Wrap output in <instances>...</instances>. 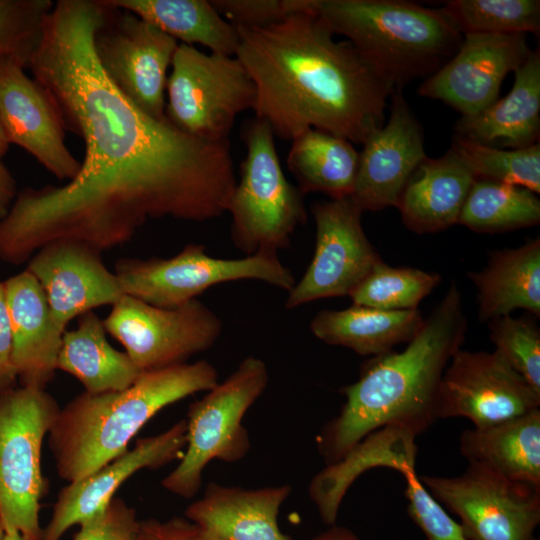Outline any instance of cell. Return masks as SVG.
Returning <instances> with one entry per match:
<instances>
[{
    "label": "cell",
    "instance_id": "836d02e7",
    "mask_svg": "<svg viewBox=\"0 0 540 540\" xmlns=\"http://www.w3.org/2000/svg\"><path fill=\"white\" fill-rule=\"evenodd\" d=\"M475 179L521 186L540 192L539 142L517 149H500L456 135L450 148Z\"/></svg>",
    "mask_w": 540,
    "mask_h": 540
},
{
    "label": "cell",
    "instance_id": "83f0119b",
    "mask_svg": "<svg viewBox=\"0 0 540 540\" xmlns=\"http://www.w3.org/2000/svg\"><path fill=\"white\" fill-rule=\"evenodd\" d=\"M104 322L92 310L78 317L74 330L65 331L57 370L75 377L91 394L126 389L143 372L124 351L110 345Z\"/></svg>",
    "mask_w": 540,
    "mask_h": 540
},
{
    "label": "cell",
    "instance_id": "9c48e42d",
    "mask_svg": "<svg viewBox=\"0 0 540 540\" xmlns=\"http://www.w3.org/2000/svg\"><path fill=\"white\" fill-rule=\"evenodd\" d=\"M114 273L124 295L163 308L196 299L224 282L257 280L287 292L296 282L275 251L225 259L210 256L201 244H187L170 258H121Z\"/></svg>",
    "mask_w": 540,
    "mask_h": 540
},
{
    "label": "cell",
    "instance_id": "d590c367",
    "mask_svg": "<svg viewBox=\"0 0 540 540\" xmlns=\"http://www.w3.org/2000/svg\"><path fill=\"white\" fill-rule=\"evenodd\" d=\"M530 315L502 316L487 324L495 350L540 394V328Z\"/></svg>",
    "mask_w": 540,
    "mask_h": 540
},
{
    "label": "cell",
    "instance_id": "3957f363",
    "mask_svg": "<svg viewBox=\"0 0 540 540\" xmlns=\"http://www.w3.org/2000/svg\"><path fill=\"white\" fill-rule=\"evenodd\" d=\"M466 332L461 292L452 281L402 351L373 356L361 366L359 378L341 388L346 399L340 413L317 436L326 465L385 426L402 427L416 436L424 433L437 420L442 375Z\"/></svg>",
    "mask_w": 540,
    "mask_h": 540
},
{
    "label": "cell",
    "instance_id": "7402d4cb",
    "mask_svg": "<svg viewBox=\"0 0 540 540\" xmlns=\"http://www.w3.org/2000/svg\"><path fill=\"white\" fill-rule=\"evenodd\" d=\"M291 492L288 484L246 489L210 482L184 514L224 540H289L279 528L278 514Z\"/></svg>",
    "mask_w": 540,
    "mask_h": 540
},
{
    "label": "cell",
    "instance_id": "6da1fadb",
    "mask_svg": "<svg viewBox=\"0 0 540 540\" xmlns=\"http://www.w3.org/2000/svg\"><path fill=\"white\" fill-rule=\"evenodd\" d=\"M103 0H58L27 67L49 94L85 157L62 186L19 191L0 219V260L21 265L69 239L99 251L129 242L149 219L204 222L227 211L237 180L229 141L208 142L155 119L101 68L94 34Z\"/></svg>",
    "mask_w": 540,
    "mask_h": 540
},
{
    "label": "cell",
    "instance_id": "7bdbcfd3",
    "mask_svg": "<svg viewBox=\"0 0 540 540\" xmlns=\"http://www.w3.org/2000/svg\"><path fill=\"white\" fill-rule=\"evenodd\" d=\"M16 195V181L0 158V219L8 213Z\"/></svg>",
    "mask_w": 540,
    "mask_h": 540
},
{
    "label": "cell",
    "instance_id": "484cf974",
    "mask_svg": "<svg viewBox=\"0 0 540 540\" xmlns=\"http://www.w3.org/2000/svg\"><path fill=\"white\" fill-rule=\"evenodd\" d=\"M467 277L477 289L478 320L511 315L517 309L540 317V238L489 253L482 270Z\"/></svg>",
    "mask_w": 540,
    "mask_h": 540
},
{
    "label": "cell",
    "instance_id": "8992f818",
    "mask_svg": "<svg viewBox=\"0 0 540 540\" xmlns=\"http://www.w3.org/2000/svg\"><path fill=\"white\" fill-rule=\"evenodd\" d=\"M274 136L256 117L243 129L246 155L226 212L232 217L231 240L246 256L287 248L307 221L304 194L286 179Z\"/></svg>",
    "mask_w": 540,
    "mask_h": 540
},
{
    "label": "cell",
    "instance_id": "ac0fdd59",
    "mask_svg": "<svg viewBox=\"0 0 540 540\" xmlns=\"http://www.w3.org/2000/svg\"><path fill=\"white\" fill-rule=\"evenodd\" d=\"M388 120L362 143L350 199L362 211L397 207L411 175L427 157L420 123L402 88H394Z\"/></svg>",
    "mask_w": 540,
    "mask_h": 540
},
{
    "label": "cell",
    "instance_id": "7dc6e473",
    "mask_svg": "<svg viewBox=\"0 0 540 540\" xmlns=\"http://www.w3.org/2000/svg\"><path fill=\"white\" fill-rule=\"evenodd\" d=\"M4 533H5V532H4V529H3V527H2V525H1V523H0V540L2 539Z\"/></svg>",
    "mask_w": 540,
    "mask_h": 540
},
{
    "label": "cell",
    "instance_id": "b9f144b4",
    "mask_svg": "<svg viewBox=\"0 0 540 540\" xmlns=\"http://www.w3.org/2000/svg\"><path fill=\"white\" fill-rule=\"evenodd\" d=\"M17 376L12 364V333L4 282L0 281V392L15 387Z\"/></svg>",
    "mask_w": 540,
    "mask_h": 540
},
{
    "label": "cell",
    "instance_id": "74e56055",
    "mask_svg": "<svg viewBox=\"0 0 540 540\" xmlns=\"http://www.w3.org/2000/svg\"><path fill=\"white\" fill-rule=\"evenodd\" d=\"M406 482L407 514L427 540H467L459 522L449 516L443 506L422 484L416 471L403 474Z\"/></svg>",
    "mask_w": 540,
    "mask_h": 540
},
{
    "label": "cell",
    "instance_id": "bcb514c9",
    "mask_svg": "<svg viewBox=\"0 0 540 540\" xmlns=\"http://www.w3.org/2000/svg\"><path fill=\"white\" fill-rule=\"evenodd\" d=\"M1 540H30L19 532L4 533Z\"/></svg>",
    "mask_w": 540,
    "mask_h": 540
},
{
    "label": "cell",
    "instance_id": "cb8c5ba5",
    "mask_svg": "<svg viewBox=\"0 0 540 540\" xmlns=\"http://www.w3.org/2000/svg\"><path fill=\"white\" fill-rule=\"evenodd\" d=\"M475 177L451 150L426 157L405 185L397 208L405 226L418 234L435 233L458 223Z\"/></svg>",
    "mask_w": 540,
    "mask_h": 540
},
{
    "label": "cell",
    "instance_id": "ab89813d",
    "mask_svg": "<svg viewBox=\"0 0 540 540\" xmlns=\"http://www.w3.org/2000/svg\"><path fill=\"white\" fill-rule=\"evenodd\" d=\"M79 526L74 540H142L136 510L120 497Z\"/></svg>",
    "mask_w": 540,
    "mask_h": 540
},
{
    "label": "cell",
    "instance_id": "ba28073f",
    "mask_svg": "<svg viewBox=\"0 0 540 540\" xmlns=\"http://www.w3.org/2000/svg\"><path fill=\"white\" fill-rule=\"evenodd\" d=\"M60 410L46 389L27 386L0 392V523L5 533L40 540L44 438Z\"/></svg>",
    "mask_w": 540,
    "mask_h": 540
},
{
    "label": "cell",
    "instance_id": "9a60e30c",
    "mask_svg": "<svg viewBox=\"0 0 540 540\" xmlns=\"http://www.w3.org/2000/svg\"><path fill=\"white\" fill-rule=\"evenodd\" d=\"M540 407V394L496 351L457 350L444 370L437 419L462 417L481 429Z\"/></svg>",
    "mask_w": 540,
    "mask_h": 540
},
{
    "label": "cell",
    "instance_id": "8d00e7d4",
    "mask_svg": "<svg viewBox=\"0 0 540 540\" xmlns=\"http://www.w3.org/2000/svg\"><path fill=\"white\" fill-rule=\"evenodd\" d=\"M53 5L51 0H0V57L18 56L28 65Z\"/></svg>",
    "mask_w": 540,
    "mask_h": 540
},
{
    "label": "cell",
    "instance_id": "277c9868",
    "mask_svg": "<svg viewBox=\"0 0 540 540\" xmlns=\"http://www.w3.org/2000/svg\"><path fill=\"white\" fill-rule=\"evenodd\" d=\"M218 383L206 360L143 371L126 389L83 391L60 408L48 433L57 475L78 481L128 450L130 441L161 409Z\"/></svg>",
    "mask_w": 540,
    "mask_h": 540
},
{
    "label": "cell",
    "instance_id": "e0dca14e",
    "mask_svg": "<svg viewBox=\"0 0 540 540\" xmlns=\"http://www.w3.org/2000/svg\"><path fill=\"white\" fill-rule=\"evenodd\" d=\"M18 56L0 57V124L10 143L31 154L46 170L71 181L80 168L65 144V129L47 91L24 71Z\"/></svg>",
    "mask_w": 540,
    "mask_h": 540
},
{
    "label": "cell",
    "instance_id": "7c38bea8",
    "mask_svg": "<svg viewBox=\"0 0 540 540\" xmlns=\"http://www.w3.org/2000/svg\"><path fill=\"white\" fill-rule=\"evenodd\" d=\"M419 479L460 519L467 540H539L540 488L471 464L458 476Z\"/></svg>",
    "mask_w": 540,
    "mask_h": 540
},
{
    "label": "cell",
    "instance_id": "f6af8a7d",
    "mask_svg": "<svg viewBox=\"0 0 540 540\" xmlns=\"http://www.w3.org/2000/svg\"><path fill=\"white\" fill-rule=\"evenodd\" d=\"M8 147H9V142L0 124V158H2L6 154Z\"/></svg>",
    "mask_w": 540,
    "mask_h": 540
},
{
    "label": "cell",
    "instance_id": "ffe728a7",
    "mask_svg": "<svg viewBox=\"0 0 540 540\" xmlns=\"http://www.w3.org/2000/svg\"><path fill=\"white\" fill-rule=\"evenodd\" d=\"M186 431L182 419L157 435L139 439L132 449L88 476L68 483L58 493L40 540H60L71 527L104 510L132 475L178 459L186 447Z\"/></svg>",
    "mask_w": 540,
    "mask_h": 540
},
{
    "label": "cell",
    "instance_id": "603a6c76",
    "mask_svg": "<svg viewBox=\"0 0 540 540\" xmlns=\"http://www.w3.org/2000/svg\"><path fill=\"white\" fill-rule=\"evenodd\" d=\"M416 437L405 428L385 426L365 436L337 462L326 465L308 488L321 520L328 526L335 524L346 492L367 470L387 467L402 475L415 471Z\"/></svg>",
    "mask_w": 540,
    "mask_h": 540
},
{
    "label": "cell",
    "instance_id": "f546056e",
    "mask_svg": "<svg viewBox=\"0 0 540 540\" xmlns=\"http://www.w3.org/2000/svg\"><path fill=\"white\" fill-rule=\"evenodd\" d=\"M153 24L182 44L235 56L239 34L207 0H107Z\"/></svg>",
    "mask_w": 540,
    "mask_h": 540
},
{
    "label": "cell",
    "instance_id": "44dd1931",
    "mask_svg": "<svg viewBox=\"0 0 540 540\" xmlns=\"http://www.w3.org/2000/svg\"><path fill=\"white\" fill-rule=\"evenodd\" d=\"M12 333V364L21 386L46 389L57 370L63 332L38 280L24 270L4 281Z\"/></svg>",
    "mask_w": 540,
    "mask_h": 540
},
{
    "label": "cell",
    "instance_id": "e575fe53",
    "mask_svg": "<svg viewBox=\"0 0 540 540\" xmlns=\"http://www.w3.org/2000/svg\"><path fill=\"white\" fill-rule=\"evenodd\" d=\"M464 34H538V0H450L441 8Z\"/></svg>",
    "mask_w": 540,
    "mask_h": 540
},
{
    "label": "cell",
    "instance_id": "52a82bcc",
    "mask_svg": "<svg viewBox=\"0 0 540 540\" xmlns=\"http://www.w3.org/2000/svg\"><path fill=\"white\" fill-rule=\"evenodd\" d=\"M268 382L266 363L248 356L222 383L189 405L186 450L180 463L162 479L164 489L192 498L201 488L203 470L211 460L234 463L246 456L251 443L242 419Z\"/></svg>",
    "mask_w": 540,
    "mask_h": 540
},
{
    "label": "cell",
    "instance_id": "4fadbf2b",
    "mask_svg": "<svg viewBox=\"0 0 540 540\" xmlns=\"http://www.w3.org/2000/svg\"><path fill=\"white\" fill-rule=\"evenodd\" d=\"M103 1L107 11L93 39L101 68L135 106L165 120L167 70L178 41L134 13Z\"/></svg>",
    "mask_w": 540,
    "mask_h": 540
},
{
    "label": "cell",
    "instance_id": "f35d334b",
    "mask_svg": "<svg viewBox=\"0 0 540 540\" xmlns=\"http://www.w3.org/2000/svg\"><path fill=\"white\" fill-rule=\"evenodd\" d=\"M219 14L236 28H264L313 10L316 0H211Z\"/></svg>",
    "mask_w": 540,
    "mask_h": 540
},
{
    "label": "cell",
    "instance_id": "2e32d148",
    "mask_svg": "<svg viewBox=\"0 0 540 540\" xmlns=\"http://www.w3.org/2000/svg\"><path fill=\"white\" fill-rule=\"evenodd\" d=\"M526 34H464L455 54L418 89L462 116L475 115L498 99L507 74L531 53Z\"/></svg>",
    "mask_w": 540,
    "mask_h": 540
},
{
    "label": "cell",
    "instance_id": "f1b7e54d",
    "mask_svg": "<svg viewBox=\"0 0 540 540\" xmlns=\"http://www.w3.org/2000/svg\"><path fill=\"white\" fill-rule=\"evenodd\" d=\"M424 318L418 309L385 311L352 305L341 310H322L310 322L319 340L349 348L362 356H377L408 343Z\"/></svg>",
    "mask_w": 540,
    "mask_h": 540
},
{
    "label": "cell",
    "instance_id": "60d3db41",
    "mask_svg": "<svg viewBox=\"0 0 540 540\" xmlns=\"http://www.w3.org/2000/svg\"><path fill=\"white\" fill-rule=\"evenodd\" d=\"M142 540H224L185 517L140 520Z\"/></svg>",
    "mask_w": 540,
    "mask_h": 540
},
{
    "label": "cell",
    "instance_id": "d4e9b609",
    "mask_svg": "<svg viewBox=\"0 0 540 540\" xmlns=\"http://www.w3.org/2000/svg\"><path fill=\"white\" fill-rule=\"evenodd\" d=\"M456 135L490 145L500 142L510 149L539 142L540 134V52L532 50L514 72L510 92L472 116H461Z\"/></svg>",
    "mask_w": 540,
    "mask_h": 540
},
{
    "label": "cell",
    "instance_id": "ee69618b",
    "mask_svg": "<svg viewBox=\"0 0 540 540\" xmlns=\"http://www.w3.org/2000/svg\"><path fill=\"white\" fill-rule=\"evenodd\" d=\"M310 540H360L354 532L344 526L331 525Z\"/></svg>",
    "mask_w": 540,
    "mask_h": 540
},
{
    "label": "cell",
    "instance_id": "4dcf8cb0",
    "mask_svg": "<svg viewBox=\"0 0 540 540\" xmlns=\"http://www.w3.org/2000/svg\"><path fill=\"white\" fill-rule=\"evenodd\" d=\"M358 158L347 139L310 128L292 140L287 166L303 194L320 192L337 200L351 196Z\"/></svg>",
    "mask_w": 540,
    "mask_h": 540
},
{
    "label": "cell",
    "instance_id": "d6986e66",
    "mask_svg": "<svg viewBox=\"0 0 540 540\" xmlns=\"http://www.w3.org/2000/svg\"><path fill=\"white\" fill-rule=\"evenodd\" d=\"M28 270L40 283L53 320L63 332L71 320L124 294L101 251L77 240L49 242L28 260Z\"/></svg>",
    "mask_w": 540,
    "mask_h": 540
},
{
    "label": "cell",
    "instance_id": "1f68e13d",
    "mask_svg": "<svg viewBox=\"0 0 540 540\" xmlns=\"http://www.w3.org/2000/svg\"><path fill=\"white\" fill-rule=\"evenodd\" d=\"M540 200L521 186L475 179L458 223L478 233H501L538 225Z\"/></svg>",
    "mask_w": 540,
    "mask_h": 540
},
{
    "label": "cell",
    "instance_id": "8fae6325",
    "mask_svg": "<svg viewBox=\"0 0 540 540\" xmlns=\"http://www.w3.org/2000/svg\"><path fill=\"white\" fill-rule=\"evenodd\" d=\"M103 322L141 371L186 363L211 348L223 328L217 314L197 298L163 308L123 295Z\"/></svg>",
    "mask_w": 540,
    "mask_h": 540
},
{
    "label": "cell",
    "instance_id": "5bb4252c",
    "mask_svg": "<svg viewBox=\"0 0 540 540\" xmlns=\"http://www.w3.org/2000/svg\"><path fill=\"white\" fill-rule=\"evenodd\" d=\"M311 212L316 238L312 260L285 301L295 309L315 300L349 295L380 256L361 223L362 211L349 198L320 201Z\"/></svg>",
    "mask_w": 540,
    "mask_h": 540
},
{
    "label": "cell",
    "instance_id": "7a4b0ae2",
    "mask_svg": "<svg viewBox=\"0 0 540 540\" xmlns=\"http://www.w3.org/2000/svg\"><path fill=\"white\" fill-rule=\"evenodd\" d=\"M317 4V0H316ZM235 57L256 87L255 117L292 141L314 128L362 144L385 123L389 84L313 10L264 28H237Z\"/></svg>",
    "mask_w": 540,
    "mask_h": 540
},
{
    "label": "cell",
    "instance_id": "30bf717a",
    "mask_svg": "<svg viewBox=\"0 0 540 540\" xmlns=\"http://www.w3.org/2000/svg\"><path fill=\"white\" fill-rule=\"evenodd\" d=\"M167 78V120L208 142L229 141L235 118L254 107L256 87L235 56L204 53L179 44Z\"/></svg>",
    "mask_w": 540,
    "mask_h": 540
},
{
    "label": "cell",
    "instance_id": "4316f807",
    "mask_svg": "<svg viewBox=\"0 0 540 540\" xmlns=\"http://www.w3.org/2000/svg\"><path fill=\"white\" fill-rule=\"evenodd\" d=\"M459 441L468 464L540 488V408L486 428L466 429Z\"/></svg>",
    "mask_w": 540,
    "mask_h": 540
},
{
    "label": "cell",
    "instance_id": "5b68a950",
    "mask_svg": "<svg viewBox=\"0 0 540 540\" xmlns=\"http://www.w3.org/2000/svg\"><path fill=\"white\" fill-rule=\"evenodd\" d=\"M316 13L394 88L431 76L463 38L442 9L408 1L317 0Z\"/></svg>",
    "mask_w": 540,
    "mask_h": 540
},
{
    "label": "cell",
    "instance_id": "d6a6232c",
    "mask_svg": "<svg viewBox=\"0 0 540 540\" xmlns=\"http://www.w3.org/2000/svg\"><path fill=\"white\" fill-rule=\"evenodd\" d=\"M441 281L438 273L392 267L380 260L348 296L357 306L385 311L413 310Z\"/></svg>",
    "mask_w": 540,
    "mask_h": 540
}]
</instances>
